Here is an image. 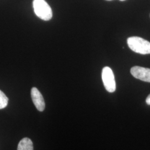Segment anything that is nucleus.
Returning <instances> with one entry per match:
<instances>
[{"label":"nucleus","mask_w":150,"mask_h":150,"mask_svg":"<svg viewBox=\"0 0 150 150\" xmlns=\"http://www.w3.org/2000/svg\"><path fill=\"white\" fill-rule=\"evenodd\" d=\"M8 97L2 91L0 90V110L5 108L8 105Z\"/></svg>","instance_id":"nucleus-7"},{"label":"nucleus","mask_w":150,"mask_h":150,"mask_svg":"<svg viewBox=\"0 0 150 150\" xmlns=\"http://www.w3.org/2000/svg\"><path fill=\"white\" fill-rule=\"evenodd\" d=\"M127 44L134 52L142 54H150V42L142 38L130 37L127 39Z\"/></svg>","instance_id":"nucleus-1"},{"label":"nucleus","mask_w":150,"mask_h":150,"mask_svg":"<svg viewBox=\"0 0 150 150\" xmlns=\"http://www.w3.org/2000/svg\"><path fill=\"white\" fill-rule=\"evenodd\" d=\"M106 1H112V0H106ZM121 1H125V0H120Z\"/></svg>","instance_id":"nucleus-9"},{"label":"nucleus","mask_w":150,"mask_h":150,"mask_svg":"<svg viewBox=\"0 0 150 150\" xmlns=\"http://www.w3.org/2000/svg\"><path fill=\"white\" fill-rule=\"evenodd\" d=\"M146 103L149 105H150V94L148 96V97H147L146 98Z\"/></svg>","instance_id":"nucleus-8"},{"label":"nucleus","mask_w":150,"mask_h":150,"mask_svg":"<svg viewBox=\"0 0 150 150\" xmlns=\"http://www.w3.org/2000/svg\"><path fill=\"white\" fill-rule=\"evenodd\" d=\"M131 74L137 79L150 82V69L134 66L131 69Z\"/></svg>","instance_id":"nucleus-4"},{"label":"nucleus","mask_w":150,"mask_h":150,"mask_svg":"<svg viewBox=\"0 0 150 150\" xmlns=\"http://www.w3.org/2000/svg\"><path fill=\"white\" fill-rule=\"evenodd\" d=\"M33 7L36 16L44 21H49L52 18V11L45 0H33Z\"/></svg>","instance_id":"nucleus-2"},{"label":"nucleus","mask_w":150,"mask_h":150,"mask_svg":"<svg viewBox=\"0 0 150 150\" xmlns=\"http://www.w3.org/2000/svg\"><path fill=\"white\" fill-rule=\"evenodd\" d=\"M17 150H33L32 141L27 137L22 139L18 144Z\"/></svg>","instance_id":"nucleus-6"},{"label":"nucleus","mask_w":150,"mask_h":150,"mask_svg":"<svg viewBox=\"0 0 150 150\" xmlns=\"http://www.w3.org/2000/svg\"><path fill=\"white\" fill-rule=\"evenodd\" d=\"M32 101L36 108L40 112H42L45 108V102L43 96L36 87H33L31 91Z\"/></svg>","instance_id":"nucleus-5"},{"label":"nucleus","mask_w":150,"mask_h":150,"mask_svg":"<svg viewBox=\"0 0 150 150\" xmlns=\"http://www.w3.org/2000/svg\"><path fill=\"white\" fill-rule=\"evenodd\" d=\"M102 79L106 90L109 92L116 91V82L112 70L109 67H105L102 72Z\"/></svg>","instance_id":"nucleus-3"}]
</instances>
